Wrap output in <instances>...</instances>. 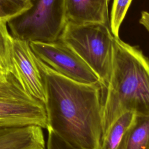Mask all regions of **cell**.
<instances>
[{"mask_svg":"<svg viewBox=\"0 0 149 149\" xmlns=\"http://www.w3.org/2000/svg\"><path fill=\"white\" fill-rule=\"evenodd\" d=\"M45 93L48 128L80 149H100L102 85L73 80L36 55Z\"/></svg>","mask_w":149,"mask_h":149,"instance_id":"1","label":"cell"},{"mask_svg":"<svg viewBox=\"0 0 149 149\" xmlns=\"http://www.w3.org/2000/svg\"><path fill=\"white\" fill-rule=\"evenodd\" d=\"M132 0H113L111 16L110 29L113 35L119 37L120 26L124 20Z\"/></svg>","mask_w":149,"mask_h":149,"instance_id":"14","label":"cell"},{"mask_svg":"<svg viewBox=\"0 0 149 149\" xmlns=\"http://www.w3.org/2000/svg\"><path fill=\"white\" fill-rule=\"evenodd\" d=\"M11 60V73L30 95L45 105V93L42 77L29 42L13 38Z\"/></svg>","mask_w":149,"mask_h":149,"instance_id":"7","label":"cell"},{"mask_svg":"<svg viewBox=\"0 0 149 149\" xmlns=\"http://www.w3.org/2000/svg\"><path fill=\"white\" fill-rule=\"evenodd\" d=\"M66 0H32L31 6L7 22L14 38L28 42L58 40L66 24Z\"/></svg>","mask_w":149,"mask_h":149,"instance_id":"4","label":"cell"},{"mask_svg":"<svg viewBox=\"0 0 149 149\" xmlns=\"http://www.w3.org/2000/svg\"><path fill=\"white\" fill-rule=\"evenodd\" d=\"M117 149H149V115H136Z\"/></svg>","mask_w":149,"mask_h":149,"instance_id":"10","label":"cell"},{"mask_svg":"<svg viewBox=\"0 0 149 149\" xmlns=\"http://www.w3.org/2000/svg\"><path fill=\"white\" fill-rule=\"evenodd\" d=\"M13 42V37L8 31L7 22L0 19V70L5 74L12 72Z\"/></svg>","mask_w":149,"mask_h":149,"instance_id":"12","label":"cell"},{"mask_svg":"<svg viewBox=\"0 0 149 149\" xmlns=\"http://www.w3.org/2000/svg\"><path fill=\"white\" fill-rule=\"evenodd\" d=\"M108 1L66 0V21L77 24L101 23L110 27Z\"/></svg>","mask_w":149,"mask_h":149,"instance_id":"8","label":"cell"},{"mask_svg":"<svg viewBox=\"0 0 149 149\" xmlns=\"http://www.w3.org/2000/svg\"><path fill=\"white\" fill-rule=\"evenodd\" d=\"M139 23L149 31V12L143 11L139 20Z\"/></svg>","mask_w":149,"mask_h":149,"instance_id":"16","label":"cell"},{"mask_svg":"<svg viewBox=\"0 0 149 149\" xmlns=\"http://www.w3.org/2000/svg\"><path fill=\"white\" fill-rule=\"evenodd\" d=\"M47 149H80L76 147L56 134L52 130L48 128Z\"/></svg>","mask_w":149,"mask_h":149,"instance_id":"15","label":"cell"},{"mask_svg":"<svg viewBox=\"0 0 149 149\" xmlns=\"http://www.w3.org/2000/svg\"><path fill=\"white\" fill-rule=\"evenodd\" d=\"M32 0H0V19L8 22L27 10Z\"/></svg>","mask_w":149,"mask_h":149,"instance_id":"13","label":"cell"},{"mask_svg":"<svg viewBox=\"0 0 149 149\" xmlns=\"http://www.w3.org/2000/svg\"><path fill=\"white\" fill-rule=\"evenodd\" d=\"M30 125L48 129L45 105L30 95L10 73L0 82V127Z\"/></svg>","mask_w":149,"mask_h":149,"instance_id":"5","label":"cell"},{"mask_svg":"<svg viewBox=\"0 0 149 149\" xmlns=\"http://www.w3.org/2000/svg\"><path fill=\"white\" fill-rule=\"evenodd\" d=\"M126 112L149 115V59L138 47L114 36L111 68L102 86V139Z\"/></svg>","mask_w":149,"mask_h":149,"instance_id":"2","label":"cell"},{"mask_svg":"<svg viewBox=\"0 0 149 149\" xmlns=\"http://www.w3.org/2000/svg\"><path fill=\"white\" fill-rule=\"evenodd\" d=\"M58 40L79 55L98 77L102 86L111 68L114 36L101 23L77 24L66 22Z\"/></svg>","mask_w":149,"mask_h":149,"instance_id":"3","label":"cell"},{"mask_svg":"<svg viewBox=\"0 0 149 149\" xmlns=\"http://www.w3.org/2000/svg\"><path fill=\"white\" fill-rule=\"evenodd\" d=\"M42 129L36 125L0 127V149H45Z\"/></svg>","mask_w":149,"mask_h":149,"instance_id":"9","label":"cell"},{"mask_svg":"<svg viewBox=\"0 0 149 149\" xmlns=\"http://www.w3.org/2000/svg\"><path fill=\"white\" fill-rule=\"evenodd\" d=\"M8 74H5L3 73L1 70H0V82L3 81L7 77Z\"/></svg>","mask_w":149,"mask_h":149,"instance_id":"17","label":"cell"},{"mask_svg":"<svg viewBox=\"0 0 149 149\" xmlns=\"http://www.w3.org/2000/svg\"><path fill=\"white\" fill-rule=\"evenodd\" d=\"M136 114L126 112L111 125L102 139L100 149H117L124 134L133 122Z\"/></svg>","mask_w":149,"mask_h":149,"instance_id":"11","label":"cell"},{"mask_svg":"<svg viewBox=\"0 0 149 149\" xmlns=\"http://www.w3.org/2000/svg\"><path fill=\"white\" fill-rule=\"evenodd\" d=\"M34 54L61 74L78 82L96 83L98 77L72 49L63 42H30Z\"/></svg>","mask_w":149,"mask_h":149,"instance_id":"6","label":"cell"}]
</instances>
